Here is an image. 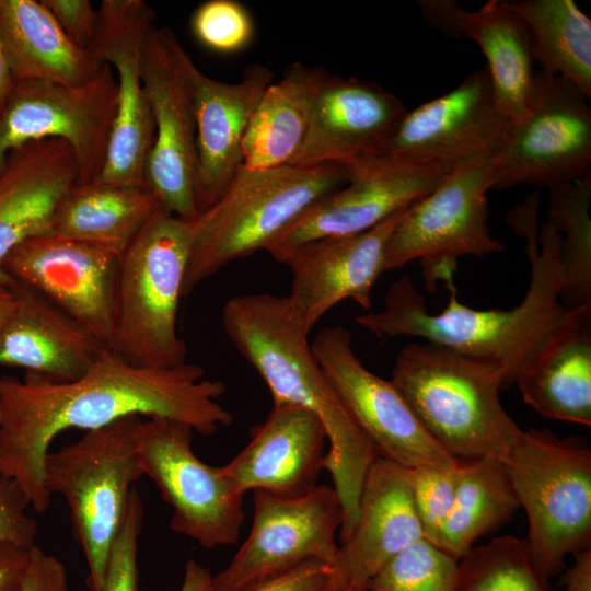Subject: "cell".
I'll return each mask as SVG.
<instances>
[{
    "label": "cell",
    "mask_w": 591,
    "mask_h": 591,
    "mask_svg": "<svg viewBox=\"0 0 591 591\" xmlns=\"http://www.w3.org/2000/svg\"><path fill=\"white\" fill-rule=\"evenodd\" d=\"M224 393V383L206 379L197 363L138 367L109 349L69 382L31 372L22 380L0 375V476L18 486L34 511L45 512L51 495L44 484V460L60 432L140 416L179 421L211 437L233 421L218 403Z\"/></svg>",
    "instance_id": "6da1fadb"
},
{
    "label": "cell",
    "mask_w": 591,
    "mask_h": 591,
    "mask_svg": "<svg viewBox=\"0 0 591 591\" xmlns=\"http://www.w3.org/2000/svg\"><path fill=\"white\" fill-rule=\"evenodd\" d=\"M538 195L528 196L507 221L526 240L531 279L523 300L510 310H476L448 289V305L437 314L407 275L392 282L384 309L356 322L378 338L410 336L486 359L503 371V389L514 384L564 339L591 324V305L569 308L560 299V234L547 222L537 224Z\"/></svg>",
    "instance_id": "7a4b0ae2"
},
{
    "label": "cell",
    "mask_w": 591,
    "mask_h": 591,
    "mask_svg": "<svg viewBox=\"0 0 591 591\" xmlns=\"http://www.w3.org/2000/svg\"><path fill=\"white\" fill-rule=\"evenodd\" d=\"M222 327L237 352L268 386L274 405L309 409L323 422L329 449L324 459L343 521L339 541L351 534L367 471L378 455L318 364L309 332L288 296H236L222 309Z\"/></svg>",
    "instance_id": "3957f363"
},
{
    "label": "cell",
    "mask_w": 591,
    "mask_h": 591,
    "mask_svg": "<svg viewBox=\"0 0 591 591\" xmlns=\"http://www.w3.org/2000/svg\"><path fill=\"white\" fill-rule=\"evenodd\" d=\"M391 381L455 459L502 462L523 432L501 404L503 371L493 361L439 344L409 343L396 355Z\"/></svg>",
    "instance_id": "277c9868"
},
{
    "label": "cell",
    "mask_w": 591,
    "mask_h": 591,
    "mask_svg": "<svg viewBox=\"0 0 591 591\" xmlns=\"http://www.w3.org/2000/svg\"><path fill=\"white\" fill-rule=\"evenodd\" d=\"M341 164L239 169L219 200L189 222L183 297L233 260L266 250L322 197L343 186Z\"/></svg>",
    "instance_id": "5b68a950"
},
{
    "label": "cell",
    "mask_w": 591,
    "mask_h": 591,
    "mask_svg": "<svg viewBox=\"0 0 591 591\" xmlns=\"http://www.w3.org/2000/svg\"><path fill=\"white\" fill-rule=\"evenodd\" d=\"M189 222L160 208L120 257L109 350L138 367L186 362L177 311L189 255Z\"/></svg>",
    "instance_id": "8992f818"
},
{
    "label": "cell",
    "mask_w": 591,
    "mask_h": 591,
    "mask_svg": "<svg viewBox=\"0 0 591 591\" xmlns=\"http://www.w3.org/2000/svg\"><path fill=\"white\" fill-rule=\"evenodd\" d=\"M142 417L127 416L85 431L44 460V484L66 500L89 568L90 591H103L109 551L135 484L144 475L136 431Z\"/></svg>",
    "instance_id": "52a82bcc"
},
{
    "label": "cell",
    "mask_w": 591,
    "mask_h": 591,
    "mask_svg": "<svg viewBox=\"0 0 591 591\" xmlns=\"http://www.w3.org/2000/svg\"><path fill=\"white\" fill-rule=\"evenodd\" d=\"M502 463L528 517L531 554L549 578L591 544V450L579 438L530 429Z\"/></svg>",
    "instance_id": "ba28073f"
},
{
    "label": "cell",
    "mask_w": 591,
    "mask_h": 591,
    "mask_svg": "<svg viewBox=\"0 0 591 591\" xmlns=\"http://www.w3.org/2000/svg\"><path fill=\"white\" fill-rule=\"evenodd\" d=\"M495 183L493 161L445 174L405 209L387 244L385 271L418 260L424 287L434 293L440 282L447 289L455 286L462 256L502 252L488 225L487 192Z\"/></svg>",
    "instance_id": "9c48e42d"
},
{
    "label": "cell",
    "mask_w": 591,
    "mask_h": 591,
    "mask_svg": "<svg viewBox=\"0 0 591 591\" xmlns=\"http://www.w3.org/2000/svg\"><path fill=\"white\" fill-rule=\"evenodd\" d=\"M117 107L116 76L107 63L77 85L14 81L0 113V171L12 150L34 140L60 139L76 157L77 184L94 182L105 163Z\"/></svg>",
    "instance_id": "30bf717a"
},
{
    "label": "cell",
    "mask_w": 591,
    "mask_h": 591,
    "mask_svg": "<svg viewBox=\"0 0 591 591\" xmlns=\"http://www.w3.org/2000/svg\"><path fill=\"white\" fill-rule=\"evenodd\" d=\"M570 81L534 72L526 115L511 125L494 188L528 184L548 190L591 173V106Z\"/></svg>",
    "instance_id": "8fae6325"
},
{
    "label": "cell",
    "mask_w": 591,
    "mask_h": 591,
    "mask_svg": "<svg viewBox=\"0 0 591 591\" xmlns=\"http://www.w3.org/2000/svg\"><path fill=\"white\" fill-rule=\"evenodd\" d=\"M194 66L171 28L152 27L142 55L143 85L154 120L144 183L164 210L186 222L198 216Z\"/></svg>",
    "instance_id": "7c38bea8"
},
{
    "label": "cell",
    "mask_w": 591,
    "mask_h": 591,
    "mask_svg": "<svg viewBox=\"0 0 591 591\" xmlns=\"http://www.w3.org/2000/svg\"><path fill=\"white\" fill-rule=\"evenodd\" d=\"M193 431L167 418L141 419L136 438L143 473L172 507L173 531L206 548L233 545L245 518L244 496L234 490L221 466L196 456Z\"/></svg>",
    "instance_id": "4fadbf2b"
},
{
    "label": "cell",
    "mask_w": 591,
    "mask_h": 591,
    "mask_svg": "<svg viewBox=\"0 0 591 591\" xmlns=\"http://www.w3.org/2000/svg\"><path fill=\"white\" fill-rule=\"evenodd\" d=\"M250 533L230 564L211 577V591H244L309 561L334 565L343 514L328 485L293 498L253 491Z\"/></svg>",
    "instance_id": "5bb4252c"
},
{
    "label": "cell",
    "mask_w": 591,
    "mask_h": 591,
    "mask_svg": "<svg viewBox=\"0 0 591 591\" xmlns=\"http://www.w3.org/2000/svg\"><path fill=\"white\" fill-rule=\"evenodd\" d=\"M311 348L379 456L407 470L449 465L457 460L431 438L392 381L362 364L352 349L348 329L325 326L315 335Z\"/></svg>",
    "instance_id": "9a60e30c"
},
{
    "label": "cell",
    "mask_w": 591,
    "mask_h": 591,
    "mask_svg": "<svg viewBox=\"0 0 591 591\" xmlns=\"http://www.w3.org/2000/svg\"><path fill=\"white\" fill-rule=\"evenodd\" d=\"M511 125L495 102L483 67L453 90L407 111L384 155L451 173L491 162Z\"/></svg>",
    "instance_id": "2e32d148"
},
{
    "label": "cell",
    "mask_w": 591,
    "mask_h": 591,
    "mask_svg": "<svg viewBox=\"0 0 591 591\" xmlns=\"http://www.w3.org/2000/svg\"><path fill=\"white\" fill-rule=\"evenodd\" d=\"M155 18L142 0H103L89 51L116 76L118 107L106 159L94 182L146 185L154 120L142 79V55Z\"/></svg>",
    "instance_id": "e0dca14e"
},
{
    "label": "cell",
    "mask_w": 591,
    "mask_h": 591,
    "mask_svg": "<svg viewBox=\"0 0 591 591\" xmlns=\"http://www.w3.org/2000/svg\"><path fill=\"white\" fill-rule=\"evenodd\" d=\"M2 269L111 348L120 257L92 244L47 234L14 247Z\"/></svg>",
    "instance_id": "ac0fdd59"
},
{
    "label": "cell",
    "mask_w": 591,
    "mask_h": 591,
    "mask_svg": "<svg viewBox=\"0 0 591 591\" xmlns=\"http://www.w3.org/2000/svg\"><path fill=\"white\" fill-rule=\"evenodd\" d=\"M347 182L318 199L265 250L270 256L316 239L368 231L428 194L448 174L389 155L345 165Z\"/></svg>",
    "instance_id": "d6986e66"
},
{
    "label": "cell",
    "mask_w": 591,
    "mask_h": 591,
    "mask_svg": "<svg viewBox=\"0 0 591 591\" xmlns=\"http://www.w3.org/2000/svg\"><path fill=\"white\" fill-rule=\"evenodd\" d=\"M405 209L362 233L316 239L271 256L291 271L288 298L309 333L343 300L371 309L390 237Z\"/></svg>",
    "instance_id": "ffe728a7"
},
{
    "label": "cell",
    "mask_w": 591,
    "mask_h": 591,
    "mask_svg": "<svg viewBox=\"0 0 591 591\" xmlns=\"http://www.w3.org/2000/svg\"><path fill=\"white\" fill-rule=\"evenodd\" d=\"M408 109L374 82L331 74L314 102L308 130L289 164H341L384 155Z\"/></svg>",
    "instance_id": "44dd1931"
},
{
    "label": "cell",
    "mask_w": 591,
    "mask_h": 591,
    "mask_svg": "<svg viewBox=\"0 0 591 591\" xmlns=\"http://www.w3.org/2000/svg\"><path fill=\"white\" fill-rule=\"evenodd\" d=\"M196 109L195 202L198 215L222 196L243 161V141L274 73L248 65L234 83L212 79L195 65L192 70Z\"/></svg>",
    "instance_id": "7402d4cb"
},
{
    "label": "cell",
    "mask_w": 591,
    "mask_h": 591,
    "mask_svg": "<svg viewBox=\"0 0 591 591\" xmlns=\"http://www.w3.org/2000/svg\"><path fill=\"white\" fill-rule=\"evenodd\" d=\"M327 433L320 418L300 406L273 405L246 447L221 470L235 491L260 490L300 497L317 486Z\"/></svg>",
    "instance_id": "603a6c76"
},
{
    "label": "cell",
    "mask_w": 591,
    "mask_h": 591,
    "mask_svg": "<svg viewBox=\"0 0 591 591\" xmlns=\"http://www.w3.org/2000/svg\"><path fill=\"white\" fill-rule=\"evenodd\" d=\"M350 536L334 564L340 591L368 588L396 555L424 538L414 506L409 470L381 456L369 466Z\"/></svg>",
    "instance_id": "cb8c5ba5"
},
{
    "label": "cell",
    "mask_w": 591,
    "mask_h": 591,
    "mask_svg": "<svg viewBox=\"0 0 591 591\" xmlns=\"http://www.w3.org/2000/svg\"><path fill=\"white\" fill-rule=\"evenodd\" d=\"M78 175L76 157L60 139L30 141L8 154L0 171V283L13 282L2 263L14 247L53 234L56 208Z\"/></svg>",
    "instance_id": "d4e9b609"
},
{
    "label": "cell",
    "mask_w": 591,
    "mask_h": 591,
    "mask_svg": "<svg viewBox=\"0 0 591 591\" xmlns=\"http://www.w3.org/2000/svg\"><path fill=\"white\" fill-rule=\"evenodd\" d=\"M11 289L15 308L0 329V366L69 382L85 374L108 350L31 287L13 280Z\"/></svg>",
    "instance_id": "484cf974"
},
{
    "label": "cell",
    "mask_w": 591,
    "mask_h": 591,
    "mask_svg": "<svg viewBox=\"0 0 591 591\" xmlns=\"http://www.w3.org/2000/svg\"><path fill=\"white\" fill-rule=\"evenodd\" d=\"M0 36L14 81L77 85L104 65L72 44L40 1L0 0Z\"/></svg>",
    "instance_id": "4316f807"
},
{
    "label": "cell",
    "mask_w": 591,
    "mask_h": 591,
    "mask_svg": "<svg viewBox=\"0 0 591 591\" xmlns=\"http://www.w3.org/2000/svg\"><path fill=\"white\" fill-rule=\"evenodd\" d=\"M160 208L147 185L74 184L56 208L53 234L121 257Z\"/></svg>",
    "instance_id": "83f0119b"
},
{
    "label": "cell",
    "mask_w": 591,
    "mask_h": 591,
    "mask_svg": "<svg viewBox=\"0 0 591 591\" xmlns=\"http://www.w3.org/2000/svg\"><path fill=\"white\" fill-rule=\"evenodd\" d=\"M329 77L321 67L296 62L266 88L243 141L244 167L270 169L291 162L305 137L316 96Z\"/></svg>",
    "instance_id": "f1b7e54d"
},
{
    "label": "cell",
    "mask_w": 591,
    "mask_h": 591,
    "mask_svg": "<svg viewBox=\"0 0 591 591\" xmlns=\"http://www.w3.org/2000/svg\"><path fill=\"white\" fill-rule=\"evenodd\" d=\"M461 36L475 42L487 60L493 94L499 111L513 123L528 113L534 79L529 30L503 0H489L476 11L457 13Z\"/></svg>",
    "instance_id": "f546056e"
},
{
    "label": "cell",
    "mask_w": 591,
    "mask_h": 591,
    "mask_svg": "<svg viewBox=\"0 0 591 591\" xmlns=\"http://www.w3.org/2000/svg\"><path fill=\"white\" fill-rule=\"evenodd\" d=\"M452 509L436 546L459 560L485 534L507 522L520 508L503 463L493 457L459 459Z\"/></svg>",
    "instance_id": "4dcf8cb0"
},
{
    "label": "cell",
    "mask_w": 591,
    "mask_h": 591,
    "mask_svg": "<svg viewBox=\"0 0 591 591\" xmlns=\"http://www.w3.org/2000/svg\"><path fill=\"white\" fill-rule=\"evenodd\" d=\"M525 23L542 71L591 97V20L573 0H503Z\"/></svg>",
    "instance_id": "1f68e13d"
},
{
    "label": "cell",
    "mask_w": 591,
    "mask_h": 591,
    "mask_svg": "<svg viewBox=\"0 0 591 591\" xmlns=\"http://www.w3.org/2000/svg\"><path fill=\"white\" fill-rule=\"evenodd\" d=\"M546 418L591 425V324L558 344L517 382Z\"/></svg>",
    "instance_id": "d6a6232c"
},
{
    "label": "cell",
    "mask_w": 591,
    "mask_h": 591,
    "mask_svg": "<svg viewBox=\"0 0 591 591\" xmlns=\"http://www.w3.org/2000/svg\"><path fill=\"white\" fill-rule=\"evenodd\" d=\"M591 173L549 190L547 223L561 237L560 299L569 308L591 305Z\"/></svg>",
    "instance_id": "836d02e7"
},
{
    "label": "cell",
    "mask_w": 591,
    "mask_h": 591,
    "mask_svg": "<svg viewBox=\"0 0 591 591\" xmlns=\"http://www.w3.org/2000/svg\"><path fill=\"white\" fill-rule=\"evenodd\" d=\"M547 579L526 540L506 535L459 559L454 591H549Z\"/></svg>",
    "instance_id": "e575fe53"
},
{
    "label": "cell",
    "mask_w": 591,
    "mask_h": 591,
    "mask_svg": "<svg viewBox=\"0 0 591 591\" xmlns=\"http://www.w3.org/2000/svg\"><path fill=\"white\" fill-rule=\"evenodd\" d=\"M457 561L421 538L392 558L369 582V591H454Z\"/></svg>",
    "instance_id": "d590c367"
},
{
    "label": "cell",
    "mask_w": 591,
    "mask_h": 591,
    "mask_svg": "<svg viewBox=\"0 0 591 591\" xmlns=\"http://www.w3.org/2000/svg\"><path fill=\"white\" fill-rule=\"evenodd\" d=\"M190 28L205 48L221 55L245 50L255 37L248 9L236 0H207L194 11Z\"/></svg>",
    "instance_id": "8d00e7d4"
},
{
    "label": "cell",
    "mask_w": 591,
    "mask_h": 591,
    "mask_svg": "<svg viewBox=\"0 0 591 591\" xmlns=\"http://www.w3.org/2000/svg\"><path fill=\"white\" fill-rule=\"evenodd\" d=\"M459 464L457 459L449 465L409 470L413 501L424 538L432 544L453 506Z\"/></svg>",
    "instance_id": "74e56055"
},
{
    "label": "cell",
    "mask_w": 591,
    "mask_h": 591,
    "mask_svg": "<svg viewBox=\"0 0 591 591\" xmlns=\"http://www.w3.org/2000/svg\"><path fill=\"white\" fill-rule=\"evenodd\" d=\"M143 526V505L136 487L113 541L103 591H138V541Z\"/></svg>",
    "instance_id": "f35d334b"
},
{
    "label": "cell",
    "mask_w": 591,
    "mask_h": 591,
    "mask_svg": "<svg viewBox=\"0 0 591 591\" xmlns=\"http://www.w3.org/2000/svg\"><path fill=\"white\" fill-rule=\"evenodd\" d=\"M28 500L18 486L0 476V542L34 547L37 523L27 514Z\"/></svg>",
    "instance_id": "ab89813d"
},
{
    "label": "cell",
    "mask_w": 591,
    "mask_h": 591,
    "mask_svg": "<svg viewBox=\"0 0 591 591\" xmlns=\"http://www.w3.org/2000/svg\"><path fill=\"white\" fill-rule=\"evenodd\" d=\"M244 591H340L334 565L309 561Z\"/></svg>",
    "instance_id": "60d3db41"
},
{
    "label": "cell",
    "mask_w": 591,
    "mask_h": 591,
    "mask_svg": "<svg viewBox=\"0 0 591 591\" xmlns=\"http://www.w3.org/2000/svg\"><path fill=\"white\" fill-rule=\"evenodd\" d=\"M69 40L88 50L97 23V10L89 0H40Z\"/></svg>",
    "instance_id": "b9f144b4"
},
{
    "label": "cell",
    "mask_w": 591,
    "mask_h": 591,
    "mask_svg": "<svg viewBox=\"0 0 591 591\" xmlns=\"http://www.w3.org/2000/svg\"><path fill=\"white\" fill-rule=\"evenodd\" d=\"M21 591H70L66 567L58 558L35 545L31 549Z\"/></svg>",
    "instance_id": "7bdbcfd3"
},
{
    "label": "cell",
    "mask_w": 591,
    "mask_h": 591,
    "mask_svg": "<svg viewBox=\"0 0 591 591\" xmlns=\"http://www.w3.org/2000/svg\"><path fill=\"white\" fill-rule=\"evenodd\" d=\"M31 549L13 543L0 542V591H21Z\"/></svg>",
    "instance_id": "ee69618b"
},
{
    "label": "cell",
    "mask_w": 591,
    "mask_h": 591,
    "mask_svg": "<svg viewBox=\"0 0 591 591\" xmlns=\"http://www.w3.org/2000/svg\"><path fill=\"white\" fill-rule=\"evenodd\" d=\"M417 3L421 15L432 27L448 37L461 36L457 25V13L462 9L460 2L454 0H419Z\"/></svg>",
    "instance_id": "f6af8a7d"
},
{
    "label": "cell",
    "mask_w": 591,
    "mask_h": 591,
    "mask_svg": "<svg viewBox=\"0 0 591 591\" xmlns=\"http://www.w3.org/2000/svg\"><path fill=\"white\" fill-rule=\"evenodd\" d=\"M575 556L573 565L564 576V591H591V548Z\"/></svg>",
    "instance_id": "bcb514c9"
},
{
    "label": "cell",
    "mask_w": 591,
    "mask_h": 591,
    "mask_svg": "<svg viewBox=\"0 0 591 591\" xmlns=\"http://www.w3.org/2000/svg\"><path fill=\"white\" fill-rule=\"evenodd\" d=\"M210 570L194 559L187 560L178 591H211Z\"/></svg>",
    "instance_id": "7dc6e473"
},
{
    "label": "cell",
    "mask_w": 591,
    "mask_h": 591,
    "mask_svg": "<svg viewBox=\"0 0 591 591\" xmlns=\"http://www.w3.org/2000/svg\"><path fill=\"white\" fill-rule=\"evenodd\" d=\"M13 77L5 56L3 44L0 36V113L4 107L8 96L13 86Z\"/></svg>",
    "instance_id": "c3c4849f"
},
{
    "label": "cell",
    "mask_w": 591,
    "mask_h": 591,
    "mask_svg": "<svg viewBox=\"0 0 591 591\" xmlns=\"http://www.w3.org/2000/svg\"><path fill=\"white\" fill-rule=\"evenodd\" d=\"M15 308V296L11 286L0 283V329L11 317Z\"/></svg>",
    "instance_id": "681fc988"
},
{
    "label": "cell",
    "mask_w": 591,
    "mask_h": 591,
    "mask_svg": "<svg viewBox=\"0 0 591 591\" xmlns=\"http://www.w3.org/2000/svg\"><path fill=\"white\" fill-rule=\"evenodd\" d=\"M346 591H369L368 588H361V589H348Z\"/></svg>",
    "instance_id": "f907efd6"
}]
</instances>
